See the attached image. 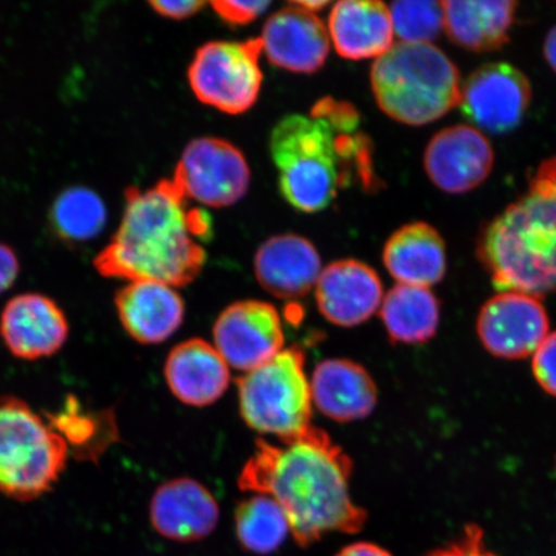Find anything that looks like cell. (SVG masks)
I'll return each mask as SVG.
<instances>
[{
  "label": "cell",
  "instance_id": "ffe728a7",
  "mask_svg": "<svg viewBox=\"0 0 556 556\" xmlns=\"http://www.w3.org/2000/svg\"><path fill=\"white\" fill-rule=\"evenodd\" d=\"M166 386L187 406L205 407L220 400L231 382V367L206 340L192 338L173 348L165 359Z\"/></svg>",
  "mask_w": 556,
  "mask_h": 556
},
{
  "label": "cell",
  "instance_id": "8992f818",
  "mask_svg": "<svg viewBox=\"0 0 556 556\" xmlns=\"http://www.w3.org/2000/svg\"><path fill=\"white\" fill-rule=\"evenodd\" d=\"M68 440L24 400L0 397V493L34 502L51 492L66 470Z\"/></svg>",
  "mask_w": 556,
  "mask_h": 556
},
{
  "label": "cell",
  "instance_id": "d4e9b609",
  "mask_svg": "<svg viewBox=\"0 0 556 556\" xmlns=\"http://www.w3.org/2000/svg\"><path fill=\"white\" fill-rule=\"evenodd\" d=\"M379 311L382 325L395 343H426L440 325V302L427 288L397 283L384 295Z\"/></svg>",
  "mask_w": 556,
  "mask_h": 556
},
{
  "label": "cell",
  "instance_id": "3957f363",
  "mask_svg": "<svg viewBox=\"0 0 556 556\" xmlns=\"http://www.w3.org/2000/svg\"><path fill=\"white\" fill-rule=\"evenodd\" d=\"M478 255L498 290L536 298L556 293V156L484 228Z\"/></svg>",
  "mask_w": 556,
  "mask_h": 556
},
{
  "label": "cell",
  "instance_id": "d6986e66",
  "mask_svg": "<svg viewBox=\"0 0 556 556\" xmlns=\"http://www.w3.org/2000/svg\"><path fill=\"white\" fill-rule=\"evenodd\" d=\"M323 269L316 247L291 233L264 241L254 258L256 281L268 294L283 301L307 295L316 288Z\"/></svg>",
  "mask_w": 556,
  "mask_h": 556
},
{
  "label": "cell",
  "instance_id": "7402d4cb",
  "mask_svg": "<svg viewBox=\"0 0 556 556\" xmlns=\"http://www.w3.org/2000/svg\"><path fill=\"white\" fill-rule=\"evenodd\" d=\"M333 48L343 59H379L394 46L391 9L379 0H342L329 16Z\"/></svg>",
  "mask_w": 556,
  "mask_h": 556
},
{
  "label": "cell",
  "instance_id": "f1b7e54d",
  "mask_svg": "<svg viewBox=\"0 0 556 556\" xmlns=\"http://www.w3.org/2000/svg\"><path fill=\"white\" fill-rule=\"evenodd\" d=\"M532 370L541 388L556 397V332L547 336L533 353Z\"/></svg>",
  "mask_w": 556,
  "mask_h": 556
},
{
  "label": "cell",
  "instance_id": "ba28073f",
  "mask_svg": "<svg viewBox=\"0 0 556 556\" xmlns=\"http://www.w3.org/2000/svg\"><path fill=\"white\" fill-rule=\"evenodd\" d=\"M261 38L208 41L189 67V81L200 102L229 115H240L260 99L263 85Z\"/></svg>",
  "mask_w": 556,
  "mask_h": 556
},
{
  "label": "cell",
  "instance_id": "5bb4252c",
  "mask_svg": "<svg viewBox=\"0 0 556 556\" xmlns=\"http://www.w3.org/2000/svg\"><path fill=\"white\" fill-rule=\"evenodd\" d=\"M492 146L482 131L455 125L438 131L424 154V168L438 189L465 193L477 189L493 168Z\"/></svg>",
  "mask_w": 556,
  "mask_h": 556
},
{
  "label": "cell",
  "instance_id": "cb8c5ba5",
  "mask_svg": "<svg viewBox=\"0 0 556 556\" xmlns=\"http://www.w3.org/2000/svg\"><path fill=\"white\" fill-rule=\"evenodd\" d=\"M443 30L452 43L471 52L496 51L509 40L517 3L511 0H446Z\"/></svg>",
  "mask_w": 556,
  "mask_h": 556
},
{
  "label": "cell",
  "instance_id": "5b68a950",
  "mask_svg": "<svg viewBox=\"0 0 556 556\" xmlns=\"http://www.w3.org/2000/svg\"><path fill=\"white\" fill-rule=\"evenodd\" d=\"M371 88L382 113L395 122L422 127L458 106L460 72L434 45L400 41L375 60Z\"/></svg>",
  "mask_w": 556,
  "mask_h": 556
},
{
  "label": "cell",
  "instance_id": "44dd1931",
  "mask_svg": "<svg viewBox=\"0 0 556 556\" xmlns=\"http://www.w3.org/2000/svg\"><path fill=\"white\" fill-rule=\"evenodd\" d=\"M313 406L337 422L366 419L378 405V388L364 366L329 358L313 368L309 379Z\"/></svg>",
  "mask_w": 556,
  "mask_h": 556
},
{
  "label": "cell",
  "instance_id": "ac0fdd59",
  "mask_svg": "<svg viewBox=\"0 0 556 556\" xmlns=\"http://www.w3.org/2000/svg\"><path fill=\"white\" fill-rule=\"evenodd\" d=\"M117 318L125 332L143 345L166 342L185 321V303L176 288L131 281L115 294Z\"/></svg>",
  "mask_w": 556,
  "mask_h": 556
},
{
  "label": "cell",
  "instance_id": "9a60e30c",
  "mask_svg": "<svg viewBox=\"0 0 556 556\" xmlns=\"http://www.w3.org/2000/svg\"><path fill=\"white\" fill-rule=\"evenodd\" d=\"M261 40L270 64L296 74L318 72L328 60L331 41L323 20L293 3L268 18Z\"/></svg>",
  "mask_w": 556,
  "mask_h": 556
},
{
  "label": "cell",
  "instance_id": "1f68e13d",
  "mask_svg": "<svg viewBox=\"0 0 556 556\" xmlns=\"http://www.w3.org/2000/svg\"><path fill=\"white\" fill-rule=\"evenodd\" d=\"M152 9L166 18L185 20L197 15L206 5L199 0H179V2H150Z\"/></svg>",
  "mask_w": 556,
  "mask_h": 556
},
{
  "label": "cell",
  "instance_id": "277c9868",
  "mask_svg": "<svg viewBox=\"0 0 556 556\" xmlns=\"http://www.w3.org/2000/svg\"><path fill=\"white\" fill-rule=\"evenodd\" d=\"M343 128L313 111L278 122L269 139L270 156L278 170L282 197L303 213L328 207L348 179L351 138L337 137Z\"/></svg>",
  "mask_w": 556,
  "mask_h": 556
},
{
  "label": "cell",
  "instance_id": "836d02e7",
  "mask_svg": "<svg viewBox=\"0 0 556 556\" xmlns=\"http://www.w3.org/2000/svg\"><path fill=\"white\" fill-rule=\"evenodd\" d=\"M337 556H392L384 548L370 544V542H357L343 548Z\"/></svg>",
  "mask_w": 556,
  "mask_h": 556
},
{
  "label": "cell",
  "instance_id": "30bf717a",
  "mask_svg": "<svg viewBox=\"0 0 556 556\" xmlns=\"http://www.w3.org/2000/svg\"><path fill=\"white\" fill-rule=\"evenodd\" d=\"M213 340L229 367L243 374L252 371L285 350L280 313L267 302H236L218 316Z\"/></svg>",
  "mask_w": 556,
  "mask_h": 556
},
{
  "label": "cell",
  "instance_id": "83f0119b",
  "mask_svg": "<svg viewBox=\"0 0 556 556\" xmlns=\"http://www.w3.org/2000/svg\"><path fill=\"white\" fill-rule=\"evenodd\" d=\"M393 30L402 43H427L443 30L442 2H394L391 5Z\"/></svg>",
  "mask_w": 556,
  "mask_h": 556
},
{
  "label": "cell",
  "instance_id": "4dcf8cb0",
  "mask_svg": "<svg viewBox=\"0 0 556 556\" xmlns=\"http://www.w3.org/2000/svg\"><path fill=\"white\" fill-rule=\"evenodd\" d=\"M426 556H498L489 551L484 545L483 532L478 526L465 528L460 539L451 545L429 553Z\"/></svg>",
  "mask_w": 556,
  "mask_h": 556
},
{
  "label": "cell",
  "instance_id": "7a4b0ae2",
  "mask_svg": "<svg viewBox=\"0 0 556 556\" xmlns=\"http://www.w3.org/2000/svg\"><path fill=\"white\" fill-rule=\"evenodd\" d=\"M212 219L173 179L160 180L148 190L130 187L125 194L119 227L94 267L108 278L154 281L186 287L203 270V242L212 239Z\"/></svg>",
  "mask_w": 556,
  "mask_h": 556
},
{
  "label": "cell",
  "instance_id": "8d00e7d4",
  "mask_svg": "<svg viewBox=\"0 0 556 556\" xmlns=\"http://www.w3.org/2000/svg\"><path fill=\"white\" fill-rule=\"evenodd\" d=\"M555 468H556V465H555Z\"/></svg>",
  "mask_w": 556,
  "mask_h": 556
},
{
  "label": "cell",
  "instance_id": "d6a6232c",
  "mask_svg": "<svg viewBox=\"0 0 556 556\" xmlns=\"http://www.w3.org/2000/svg\"><path fill=\"white\" fill-rule=\"evenodd\" d=\"M20 274V262L13 249L0 242V295L13 287Z\"/></svg>",
  "mask_w": 556,
  "mask_h": 556
},
{
  "label": "cell",
  "instance_id": "7c38bea8",
  "mask_svg": "<svg viewBox=\"0 0 556 556\" xmlns=\"http://www.w3.org/2000/svg\"><path fill=\"white\" fill-rule=\"evenodd\" d=\"M547 313L539 298L502 291L483 305L477 329L486 351L498 358L531 356L547 337Z\"/></svg>",
  "mask_w": 556,
  "mask_h": 556
},
{
  "label": "cell",
  "instance_id": "d590c367",
  "mask_svg": "<svg viewBox=\"0 0 556 556\" xmlns=\"http://www.w3.org/2000/svg\"><path fill=\"white\" fill-rule=\"evenodd\" d=\"M291 3L299 7V9H302L311 13L323 11L326 9V7L330 5V2H326V0H299V2Z\"/></svg>",
  "mask_w": 556,
  "mask_h": 556
},
{
  "label": "cell",
  "instance_id": "e0dca14e",
  "mask_svg": "<svg viewBox=\"0 0 556 556\" xmlns=\"http://www.w3.org/2000/svg\"><path fill=\"white\" fill-rule=\"evenodd\" d=\"M219 505L212 492L192 478H174L159 485L150 502V520L165 539L193 542L218 526Z\"/></svg>",
  "mask_w": 556,
  "mask_h": 556
},
{
  "label": "cell",
  "instance_id": "9c48e42d",
  "mask_svg": "<svg viewBox=\"0 0 556 556\" xmlns=\"http://www.w3.org/2000/svg\"><path fill=\"white\" fill-rule=\"evenodd\" d=\"M250 168L231 142L215 137L193 139L186 146L174 177L186 198L208 207H227L245 197Z\"/></svg>",
  "mask_w": 556,
  "mask_h": 556
},
{
  "label": "cell",
  "instance_id": "4fadbf2b",
  "mask_svg": "<svg viewBox=\"0 0 556 556\" xmlns=\"http://www.w3.org/2000/svg\"><path fill=\"white\" fill-rule=\"evenodd\" d=\"M68 336L65 311L45 294L15 295L0 313V339L17 359L50 358L65 346Z\"/></svg>",
  "mask_w": 556,
  "mask_h": 556
},
{
  "label": "cell",
  "instance_id": "f546056e",
  "mask_svg": "<svg viewBox=\"0 0 556 556\" xmlns=\"http://www.w3.org/2000/svg\"><path fill=\"white\" fill-rule=\"evenodd\" d=\"M270 2H231V0H219L211 5L217 15L228 25L242 26L253 23L254 20L261 17L266 12Z\"/></svg>",
  "mask_w": 556,
  "mask_h": 556
},
{
  "label": "cell",
  "instance_id": "52a82bcc",
  "mask_svg": "<svg viewBox=\"0 0 556 556\" xmlns=\"http://www.w3.org/2000/svg\"><path fill=\"white\" fill-rule=\"evenodd\" d=\"M243 421L256 433L293 440L312 427L313 402L301 346L285 348L238 381Z\"/></svg>",
  "mask_w": 556,
  "mask_h": 556
},
{
  "label": "cell",
  "instance_id": "4316f807",
  "mask_svg": "<svg viewBox=\"0 0 556 556\" xmlns=\"http://www.w3.org/2000/svg\"><path fill=\"white\" fill-rule=\"evenodd\" d=\"M52 226L62 239L88 241L106 227L108 207L99 193L85 186L68 187L54 200Z\"/></svg>",
  "mask_w": 556,
  "mask_h": 556
},
{
  "label": "cell",
  "instance_id": "8fae6325",
  "mask_svg": "<svg viewBox=\"0 0 556 556\" xmlns=\"http://www.w3.org/2000/svg\"><path fill=\"white\" fill-rule=\"evenodd\" d=\"M532 99L530 80L506 62L484 65L462 85L463 114L477 129L509 134L523 121Z\"/></svg>",
  "mask_w": 556,
  "mask_h": 556
},
{
  "label": "cell",
  "instance_id": "6da1fadb",
  "mask_svg": "<svg viewBox=\"0 0 556 556\" xmlns=\"http://www.w3.org/2000/svg\"><path fill=\"white\" fill-rule=\"evenodd\" d=\"M255 443L240 472V490L276 500L299 546L326 533L363 531L367 513L353 502V462L321 428L311 427L293 440Z\"/></svg>",
  "mask_w": 556,
  "mask_h": 556
},
{
  "label": "cell",
  "instance_id": "2e32d148",
  "mask_svg": "<svg viewBox=\"0 0 556 556\" xmlns=\"http://www.w3.org/2000/svg\"><path fill=\"white\" fill-rule=\"evenodd\" d=\"M315 296L318 311L329 323L354 328L380 309L384 290L374 268L356 260H342L323 269Z\"/></svg>",
  "mask_w": 556,
  "mask_h": 556
},
{
  "label": "cell",
  "instance_id": "603a6c76",
  "mask_svg": "<svg viewBox=\"0 0 556 556\" xmlns=\"http://www.w3.org/2000/svg\"><path fill=\"white\" fill-rule=\"evenodd\" d=\"M382 262L400 285L428 289L446 275V245L434 227L414 222L389 238L382 250Z\"/></svg>",
  "mask_w": 556,
  "mask_h": 556
},
{
  "label": "cell",
  "instance_id": "e575fe53",
  "mask_svg": "<svg viewBox=\"0 0 556 556\" xmlns=\"http://www.w3.org/2000/svg\"><path fill=\"white\" fill-rule=\"evenodd\" d=\"M544 54L548 66L556 73V25L548 31L545 39Z\"/></svg>",
  "mask_w": 556,
  "mask_h": 556
},
{
  "label": "cell",
  "instance_id": "484cf974",
  "mask_svg": "<svg viewBox=\"0 0 556 556\" xmlns=\"http://www.w3.org/2000/svg\"><path fill=\"white\" fill-rule=\"evenodd\" d=\"M236 534L245 551L267 555L287 540L290 526L281 506L270 496L253 493L235 513Z\"/></svg>",
  "mask_w": 556,
  "mask_h": 556
}]
</instances>
